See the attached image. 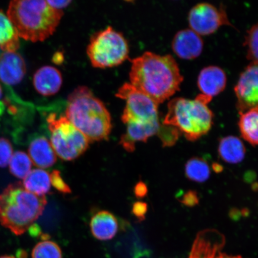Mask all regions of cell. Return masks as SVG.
<instances>
[{
    "label": "cell",
    "instance_id": "cell-7",
    "mask_svg": "<svg viewBox=\"0 0 258 258\" xmlns=\"http://www.w3.org/2000/svg\"><path fill=\"white\" fill-rule=\"evenodd\" d=\"M50 132L51 145L61 159L72 161L77 159L89 148L90 141L66 115L57 117L51 114L47 119Z\"/></svg>",
    "mask_w": 258,
    "mask_h": 258
},
{
    "label": "cell",
    "instance_id": "cell-9",
    "mask_svg": "<svg viewBox=\"0 0 258 258\" xmlns=\"http://www.w3.org/2000/svg\"><path fill=\"white\" fill-rule=\"evenodd\" d=\"M189 27L200 35L214 33L222 25H231L225 10L208 3H201L190 10Z\"/></svg>",
    "mask_w": 258,
    "mask_h": 258
},
{
    "label": "cell",
    "instance_id": "cell-24",
    "mask_svg": "<svg viewBox=\"0 0 258 258\" xmlns=\"http://www.w3.org/2000/svg\"><path fill=\"white\" fill-rule=\"evenodd\" d=\"M32 161L23 151H16L9 162L10 172L19 179H25L31 171Z\"/></svg>",
    "mask_w": 258,
    "mask_h": 258
},
{
    "label": "cell",
    "instance_id": "cell-12",
    "mask_svg": "<svg viewBox=\"0 0 258 258\" xmlns=\"http://www.w3.org/2000/svg\"><path fill=\"white\" fill-rule=\"evenodd\" d=\"M172 49L182 59H195L202 52L203 41L201 35L191 29H183L177 32L174 37Z\"/></svg>",
    "mask_w": 258,
    "mask_h": 258
},
{
    "label": "cell",
    "instance_id": "cell-22",
    "mask_svg": "<svg viewBox=\"0 0 258 258\" xmlns=\"http://www.w3.org/2000/svg\"><path fill=\"white\" fill-rule=\"evenodd\" d=\"M51 185L50 174L41 169L32 170L24 179L23 183L28 191L41 197L50 191Z\"/></svg>",
    "mask_w": 258,
    "mask_h": 258
},
{
    "label": "cell",
    "instance_id": "cell-27",
    "mask_svg": "<svg viewBox=\"0 0 258 258\" xmlns=\"http://www.w3.org/2000/svg\"><path fill=\"white\" fill-rule=\"evenodd\" d=\"M164 147H172L176 143L180 137V132L175 127L163 124L157 132Z\"/></svg>",
    "mask_w": 258,
    "mask_h": 258
},
{
    "label": "cell",
    "instance_id": "cell-17",
    "mask_svg": "<svg viewBox=\"0 0 258 258\" xmlns=\"http://www.w3.org/2000/svg\"><path fill=\"white\" fill-rule=\"evenodd\" d=\"M92 234L96 239H112L119 230L118 219L111 212L102 211L93 216L90 223Z\"/></svg>",
    "mask_w": 258,
    "mask_h": 258
},
{
    "label": "cell",
    "instance_id": "cell-15",
    "mask_svg": "<svg viewBox=\"0 0 258 258\" xmlns=\"http://www.w3.org/2000/svg\"><path fill=\"white\" fill-rule=\"evenodd\" d=\"M227 84V76L221 68L209 66L200 73L198 85L202 94L212 98L223 91Z\"/></svg>",
    "mask_w": 258,
    "mask_h": 258
},
{
    "label": "cell",
    "instance_id": "cell-34",
    "mask_svg": "<svg viewBox=\"0 0 258 258\" xmlns=\"http://www.w3.org/2000/svg\"><path fill=\"white\" fill-rule=\"evenodd\" d=\"M213 168H214L216 172H217V170H218V172H221V170L220 169H222V167L218 164H214V167H213Z\"/></svg>",
    "mask_w": 258,
    "mask_h": 258
},
{
    "label": "cell",
    "instance_id": "cell-21",
    "mask_svg": "<svg viewBox=\"0 0 258 258\" xmlns=\"http://www.w3.org/2000/svg\"><path fill=\"white\" fill-rule=\"evenodd\" d=\"M20 46L17 31L8 16L0 11V49L15 52Z\"/></svg>",
    "mask_w": 258,
    "mask_h": 258
},
{
    "label": "cell",
    "instance_id": "cell-1",
    "mask_svg": "<svg viewBox=\"0 0 258 258\" xmlns=\"http://www.w3.org/2000/svg\"><path fill=\"white\" fill-rule=\"evenodd\" d=\"M131 85L149 96L157 104L179 90L183 76L178 64L170 54L160 55L147 51L131 60Z\"/></svg>",
    "mask_w": 258,
    "mask_h": 258
},
{
    "label": "cell",
    "instance_id": "cell-13",
    "mask_svg": "<svg viewBox=\"0 0 258 258\" xmlns=\"http://www.w3.org/2000/svg\"><path fill=\"white\" fill-rule=\"evenodd\" d=\"M27 73L23 57L16 52H4L0 55V80L6 85H18Z\"/></svg>",
    "mask_w": 258,
    "mask_h": 258
},
{
    "label": "cell",
    "instance_id": "cell-19",
    "mask_svg": "<svg viewBox=\"0 0 258 258\" xmlns=\"http://www.w3.org/2000/svg\"><path fill=\"white\" fill-rule=\"evenodd\" d=\"M218 153L225 162L237 164L243 160L246 148L240 139L234 136L222 138L219 141Z\"/></svg>",
    "mask_w": 258,
    "mask_h": 258
},
{
    "label": "cell",
    "instance_id": "cell-35",
    "mask_svg": "<svg viewBox=\"0 0 258 258\" xmlns=\"http://www.w3.org/2000/svg\"><path fill=\"white\" fill-rule=\"evenodd\" d=\"M2 96H3V89H2L1 85H0V99L2 98Z\"/></svg>",
    "mask_w": 258,
    "mask_h": 258
},
{
    "label": "cell",
    "instance_id": "cell-28",
    "mask_svg": "<svg viewBox=\"0 0 258 258\" xmlns=\"http://www.w3.org/2000/svg\"><path fill=\"white\" fill-rule=\"evenodd\" d=\"M14 154L12 145L7 139L0 138V167L8 166Z\"/></svg>",
    "mask_w": 258,
    "mask_h": 258
},
{
    "label": "cell",
    "instance_id": "cell-11",
    "mask_svg": "<svg viewBox=\"0 0 258 258\" xmlns=\"http://www.w3.org/2000/svg\"><path fill=\"white\" fill-rule=\"evenodd\" d=\"M225 244V236L218 230L202 231L197 235L188 258H243L222 252Z\"/></svg>",
    "mask_w": 258,
    "mask_h": 258
},
{
    "label": "cell",
    "instance_id": "cell-36",
    "mask_svg": "<svg viewBox=\"0 0 258 258\" xmlns=\"http://www.w3.org/2000/svg\"><path fill=\"white\" fill-rule=\"evenodd\" d=\"M0 258H15V257L14 256H3L0 257Z\"/></svg>",
    "mask_w": 258,
    "mask_h": 258
},
{
    "label": "cell",
    "instance_id": "cell-16",
    "mask_svg": "<svg viewBox=\"0 0 258 258\" xmlns=\"http://www.w3.org/2000/svg\"><path fill=\"white\" fill-rule=\"evenodd\" d=\"M33 84L40 95L52 96L59 91L62 85V77L59 70L51 66H44L35 73Z\"/></svg>",
    "mask_w": 258,
    "mask_h": 258
},
{
    "label": "cell",
    "instance_id": "cell-3",
    "mask_svg": "<svg viewBox=\"0 0 258 258\" xmlns=\"http://www.w3.org/2000/svg\"><path fill=\"white\" fill-rule=\"evenodd\" d=\"M7 16L19 37L37 42L44 41L54 33L63 12L44 0H14L10 3Z\"/></svg>",
    "mask_w": 258,
    "mask_h": 258
},
{
    "label": "cell",
    "instance_id": "cell-26",
    "mask_svg": "<svg viewBox=\"0 0 258 258\" xmlns=\"http://www.w3.org/2000/svg\"><path fill=\"white\" fill-rule=\"evenodd\" d=\"M248 59L251 63L258 64V23L248 30L244 42Z\"/></svg>",
    "mask_w": 258,
    "mask_h": 258
},
{
    "label": "cell",
    "instance_id": "cell-5",
    "mask_svg": "<svg viewBox=\"0 0 258 258\" xmlns=\"http://www.w3.org/2000/svg\"><path fill=\"white\" fill-rule=\"evenodd\" d=\"M212 99L201 93L194 99L175 98L171 100L163 124L178 129L187 140H198L207 134L212 126L214 114L208 106Z\"/></svg>",
    "mask_w": 258,
    "mask_h": 258
},
{
    "label": "cell",
    "instance_id": "cell-29",
    "mask_svg": "<svg viewBox=\"0 0 258 258\" xmlns=\"http://www.w3.org/2000/svg\"><path fill=\"white\" fill-rule=\"evenodd\" d=\"M51 184L53 185L54 188H56L58 191L64 194H69L72 192V189L70 186L64 181L59 171L54 170L50 175Z\"/></svg>",
    "mask_w": 258,
    "mask_h": 258
},
{
    "label": "cell",
    "instance_id": "cell-33",
    "mask_svg": "<svg viewBox=\"0 0 258 258\" xmlns=\"http://www.w3.org/2000/svg\"><path fill=\"white\" fill-rule=\"evenodd\" d=\"M147 192V187L145 186L144 183H140L137 186L136 193L139 196H143Z\"/></svg>",
    "mask_w": 258,
    "mask_h": 258
},
{
    "label": "cell",
    "instance_id": "cell-30",
    "mask_svg": "<svg viewBox=\"0 0 258 258\" xmlns=\"http://www.w3.org/2000/svg\"><path fill=\"white\" fill-rule=\"evenodd\" d=\"M183 204L187 206H194L198 204L199 199L195 191H190L186 192L181 200Z\"/></svg>",
    "mask_w": 258,
    "mask_h": 258
},
{
    "label": "cell",
    "instance_id": "cell-20",
    "mask_svg": "<svg viewBox=\"0 0 258 258\" xmlns=\"http://www.w3.org/2000/svg\"><path fill=\"white\" fill-rule=\"evenodd\" d=\"M238 126L245 141L253 146L258 145V107L240 113Z\"/></svg>",
    "mask_w": 258,
    "mask_h": 258
},
{
    "label": "cell",
    "instance_id": "cell-8",
    "mask_svg": "<svg viewBox=\"0 0 258 258\" xmlns=\"http://www.w3.org/2000/svg\"><path fill=\"white\" fill-rule=\"evenodd\" d=\"M116 96L126 102L121 116L124 124L159 121V104L131 83H125L120 87Z\"/></svg>",
    "mask_w": 258,
    "mask_h": 258
},
{
    "label": "cell",
    "instance_id": "cell-23",
    "mask_svg": "<svg viewBox=\"0 0 258 258\" xmlns=\"http://www.w3.org/2000/svg\"><path fill=\"white\" fill-rule=\"evenodd\" d=\"M185 172L189 180L196 182H204L211 175V170L207 162L200 157H193L187 161Z\"/></svg>",
    "mask_w": 258,
    "mask_h": 258
},
{
    "label": "cell",
    "instance_id": "cell-32",
    "mask_svg": "<svg viewBox=\"0 0 258 258\" xmlns=\"http://www.w3.org/2000/svg\"><path fill=\"white\" fill-rule=\"evenodd\" d=\"M48 4L51 7H52L54 9L56 10H59V11H62V9L67 7L68 6H69L72 1H69V0H66V1H47Z\"/></svg>",
    "mask_w": 258,
    "mask_h": 258
},
{
    "label": "cell",
    "instance_id": "cell-4",
    "mask_svg": "<svg viewBox=\"0 0 258 258\" xmlns=\"http://www.w3.org/2000/svg\"><path fill=\"white\" fill-rule=\"evenodd\" d=\"M45 196L26 190L21 182L12 183L0 193V224L16 235L27 232L43 214Z\"/></svg>",
    "mask_w": 258,
    "mask_h": 258
},
{
    "label": "cell",
    "instance_id": "cell-10",
    "mask_svg": "<svg viewBox=\"0 0 258 258\" xmlns=\"http://www.w3.org/2000/svg\"><path fill=\"white\" fill-rule=\"evenodd\" d=\"M234 91L239 113L258 107V64L251 63L244 69Z\"/></svg>",
    "mask_w": 258,
    "mask_h": 258
},
{
    "label": "cell",
    "instance_id": "cell-6",
    "mask_svg": "<svg viewBox=\"0 0 258 258\" xmlns=\"http://www.w3.org/2000/svg\"><path fill=\"white\" fill-rule=\"evenodd\" d=\"M87 53L95 68L106 69L118 66L127 59V41L122 34L108 27L93 35Z\"/></svg>",
    "mask_w": 258,
    "mask_h": 258
},
{
    "label": "cell",
    "instance_id": "cell-2",
    "mask_svg": "<svg viewBox=\"0 0 258 258\" xmlns=\"http://www.w3.org/2000/svg\"><path fill=\"white\" fill-rule=\"evenodd\" d=\"M66 116L90 142L107 140L112 129L111 115L89 88L80 86L68 98Z\"/></svg>",
    "mask_w": 258,
    "mask_h": 258
},
{
    "label": "cell",
    "instance_id": "cell-14",
    "mask_svg": "<svg viewBox=\"0 0 258 258\" xmlns=\"http://www.w3.org/2000/svg\"><path fill=\"white\" fill-rule=\"evenodd\" d=\"M126 132L122 135L120 144L128 152H134L137 142L146 143L148 138L157 134L160 124L159 121L151 122H128Z\"/></svg>",
    "mask_w": 258,
    "mask_h": 258
},
{
    "label": "cell",
    "instance_id": "cell-25",
    "mask_svg": "<svg viewBox=\"0 0 258 258\" xmlns=\"http://www.w3.org/2000/svg\"><path fill=\"white\" fill-rule=\"evenodd\" d=\"M32 258H62V253L55 242L46 240L35 245L32 251Z\"/></svg>",
    "mask_w": 258,
    "mask_h": 258
},
{
    "label": "cell",
    "instance_id": "cell-31",
    "mask_svg": "<svg viewBox=\"0 0 258 258\" xmlns=\"http://www.w3.org/2000/svg\"><path fill=\"white\" fill-rule=\"evenodd\" d=\"M133 211L134 214L139 218H143L145 213L147 211V206L144 203L138 202L135 203Z\"/></svg>",
    "mask_w": 258,
    "mask_h": 258
},
{
    "label": "cell",
    "instance_id": "cell-18",
    "mask_svg": "<svg viewBox=\"0 0 258 258\" xmlns=\"http://www.w3.org/2000/svg\"><path fill=\"white\" fill-rule=\"evenodd\" d=\"M28 152L32 162L40 168H49L56 162L55 152L46 137L34 139L29 146Z\"/></svg>",
    "mask_w": 258,
    "mask_h": 258
}]
</instances>
